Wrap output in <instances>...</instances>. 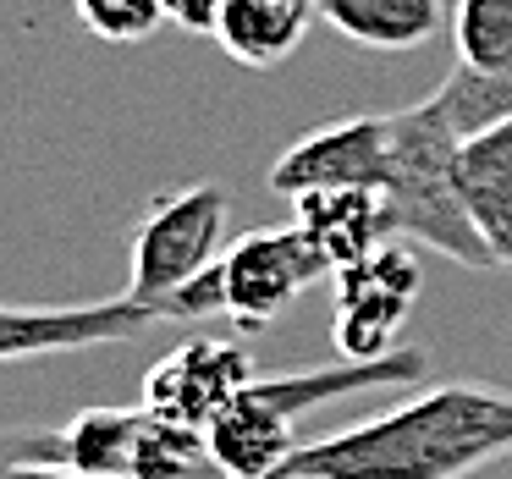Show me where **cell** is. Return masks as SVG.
Returning a JSON list of instances; mask_svg holds the SVG:
<instances>
[{"mask_svg":"<svg viewBox=\"0 0 512 479\" xmlns=\"http://www.w3.org/2000/svg\"><path fill=\"white\" fill-rule=\"evenodd\" d=\"M463 144H468L463 127L452 122V111L435 94L408 105V111H386V182H380V193L391 199L397 232L408 243H424L435 254L457 259V265L485 270L490 254L452 182Z\"/></svg>","mask_w":512,"mask_h":479,"instance_id":"cell-3","label":"cell"},{"mask_svg":"<svg viewBox=\"0 0 512 479\" xmlns=\"http://www.w3.org/2000/svg\"><path fill=\"white\" fill-rule=\"evenodd\" d=\"M386 182V116H342L303 133L270 166V188L298 199L314 188H375Z\"/></svg>","mask_w":512,"mask_h":479,"instance_id":"cell-10","label":"cell"},{"mask_svg":"<svg viewBox=\"0 0 512 479\" xmlns=\"http://www.w3.org/2000/svg\"><path fill=\"white\" fill-rule=\"evenodd\" d=\"M452 182L490 265H512V116L457 149Z\"/></svg>","mask_w":512,"mask_h":479,"instance_id":"cell-12","label":"cell"},{"mask_svg":"<svg viewBox=\"0 0 512 479\" xmlns=\"http://www.w3.org/2000/svg\"><path fill=\"white\" fill-rule=\"evenodd\" d=\"M331 270V259L303 237V226H259L243 232L215 265L221 281V314L243 331H265L298 292Z\"/></svg>","mask_w":512,"mask_h":479,"instance_id":"cell-6","label":"cell"},{"mask_svg":"<svg viewBox=\"0 0 512 479\" xmlns=\"http://www.w3.org/2000/svg\"><path fill=\"white\" fill-rule=\"evenodd\" d=\"M320 17L314 0H226L215 45L237 61V67H281L292 50L303 45L309 23Z\"/></svg>","mask_w":512,"mask_h":479,"instance_id":"cell-13","label":"cell"},{"mask_svg":"<svg viewBox=\"0 0 512 479\" xmlns=\"http://www.w3.org/2000/svg\"><path fill=\"white\" fill-rule=\"evenodd\" d=\"M512 452V391L446 380L364 424L314 435L281 479H468Z\"/></svg>","mask_w":512,"mask_h":479,"instance_id":"cell-1","label":"cell"},{"mask_svg":"<svg viewBox=\"0 0 512 479\" xmlns=\"http://www.w3.org/2000/svg\"><path fill=\"white\" fill-rule=\"evenodd\" d=\"M226 215H232V199L215 182H193V188L160 193L133 226L122 298H133L149 320H166V303L182 287H193L204 270L221 265Z\"/></svg>","mask_w":512,"mask_h":479,"instance_id":"cell-4","label":"cell"},{"mask_svg":"<svg viewBox=\"0 0 512 479\" xmlns=\"http://www.w3.org/2000/svg\"><path fill=\"white\" fill-rule=\"evenodd\" d=\"M94 39L105 45H138L166 23V0H72Z\"/></svg>","mask_w":512,"mask_h":479,"instance_id":"cell-17","label":"cell"},{"mask_svg":"<svg viewBox=\"0 0 512 479\" xmlns=\"http://www.w3.org/2000/svg\"><path fill=\"white\" fill-rule=\"evenodd\" d=\"M56 446L72 468L105 479H237L215 457L210 430H188L138 408H83L56 430Z\"/></svg>","mask_w":512,"mask_h":479,"instance_id":"cell-5","label":"cell"},{"mask_svg":"<svg viewBox=\"0 0 512 479\" xmlns=\"http://www.w3.org/2000/svg\"><path fill=\"white\" fill-rule=\"evenodd\" d=\"M314 6H320V0H314Z\"/></svg>","mask_w":512,"mask_h":479,"instance_id":"cell-19","label":"cell"},{"mask_svg":"<svg viewBox=\"0 0 512 479\" xmlns=\"http://www.w3.org/2000/svg\"><path fill=\"white\" fill-rule=\"evenodd\" d=\"M221 6L226 0H166V23H177L182 34H210L221 28Z\"/></svg>","mask_w":512,"mask_h":479,"instance_id":"cell-18","label":"cell"},{"mask_svg":"<svg viewBox=\"0 0 512 479\" xmlns=\"http://www.w3.org/2000/svg\"><path fill=\"white\" fill-rule=\"evenodd\" d=\"M419 287H424V265H419L408 237L375 248L358 265L336 270V314H331L336 353L353 358V364H369V358L391 353L397 331L413 314Z\"/></svg>","mask_w":512,"mask_h":479,"instance_id":"cell-7","label":"cell"},{"mask_svg":"<svg viewBox=\"0 0 512 479\" xmlns=\"http://www.w3.org/2000/svg\"><path fill=\"white\" fill-rule=\"evenodd\" d=\"M149 314L133 298H105V303H0V364H23V358L50 353H83L105 342H133L149 331Z\"/></svg>","mask_w":512,"mask_h":479,"instance_id":"cell-9","label":"cell"},{"mask_svg":"<svg viewBox=\"0 0 512 479\" xmlns=\"http://www.w3.org/2000/svg\"><path fill=\"white\" fill-rule=\"evenodd\" d=\"M0 479H105V474L72 468L56 446V430L23 424V430H0Z\"/></svg>","mask_w":512,"mask_h":479,"instance_id":"cell-16","label":"cell"},{"mask_svg":"<svg viewBox=\"0 0 512 479\" xmlns=\"http://www.w3.org/2000/svg\"><path fill=\"white\" fill-rule=\"evenodd\" d=\"M430 369L424 347H391V353L369 358V364H342L331 369H298V375H276V380H254L232 408L221 413V424L210 430V446L237 479H281L287 457L298 452L292 419L331 397L347 391H386V386H413Z\"/></svg>","mask_w":512,"mask_h":479,"instance_id":"cell-2","label":"cell"},{"mask_svg":"<svg viewBox=\"0 0 512 479\" xmlns=\"http://www.w3.org/2000/svg\"><path fill=\"white\" fill-rule=\"evenodd\" d=\"M320 23L358 50H419L441 34V0H320Z\"/></svg>","mask_w":512,"mask_h":479,"instance_id":"cell-14","label":"cell"},{"mask_svg":"<svg viewBox=\"0 0 512 479\" xmlns=\"http://www.w3.org/2000/svg\"><path fill=\"white\" fill-rule=\"evenodd\" d=\"M254 386V358L243 342L221 336H193L188 347L166 353L144 375V408L188 430H215L221 413Z\"/></svg>","mask_w":512,"mask_h":479,"instance_id":"cell-8","label":"cell"},{"mask_svg":"<svg viewBox=\"0 0 512 479\" xmlns=\"http://www.w3.org/2000/svg\"><path fill=\"white\" fill-rule=\"evenodd\" d=\"M292 226H303L314 248L331 259V270H347L369 259L375 248L397 243V215L391 199L375 188H314L292 199Z\"/></svg>","mask_w":512,"mask_h":479,"instance_id":"cell-11","label":"cell"},{"mask_svg":"<svg viewBox=\"0 0 512 479\" xmlns=\"http://www.w3.org/2000/svg\"><path fill=\"white\" fill-rule=\"evenodd\" d=\"M452 45L463 67L512 78V0H457Z\"/></svg>","mask_w":512,"mask_h":479,"instance_id":"cell-15","label":"cell"}]
</instances>
